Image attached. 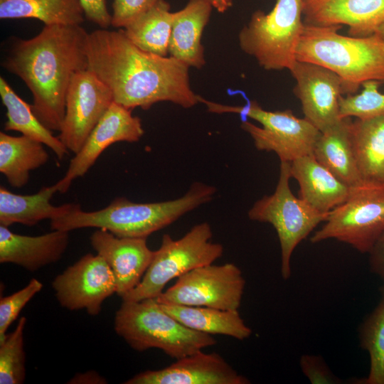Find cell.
Segmentation results:
<instances>
[{"label": "cell", "mask_w": 384, "mask_h": 384, "mask_svg": "<svg viewBox=\"0 0 384 384\" xmlns=\"http://www.w3.org/2000/svg\"><path fill=\"white\" fill-rule=\"evenodd\" d=\"M215 192L213 186L195 182L183 196L166 201L134 203L124 197H118L107 207L95 211H83L80 206L50 220V229L70 232L96 228L119 237L147 238L184 214L210 201Z\"/></svg>", "instance_id": "3"}, {"label": "cell", "mask_w": 384, "mask_h": 384, "mask_svg": "<svg viewBox=\"0 0 384 384\" xmlns=\"http://www.w3.org/2000/svg\"><path fill=\"white\" fill-rule=\"evenodd\" d=\"M245 287L240 269L233 263L210 264L177 278L155 299L159 304L238 310Z\"/></svg>", "instance_id": "11"}, {"label": "cell", "mask_w": 384, "mask_h": 384, "mask_svg": "<svg viewBox=\"0 0 384 384\" xmlns=\"http://www.w3.org/2000/svg\"><path fill=\"white\" fill-rule=\"evenodd\" d=\"M69 244V231L52 232L28 236L12 232L0 225V262L18 265L35 272L58 262Z\"/></svg>", "instance_id": "19"}, {"label": "cell", "mask_w": 384, "mask_h": 384, "mask_svg": "<svg viewBox=\"0 0 384 384\" xmlns=\"http://www.w3.org/2000/svg\"><path fill=\"white\" fill-rule=\"evenodd\" d=\"M143 134L141 119L133 116L131 110L113 102L70 160L65 176L56 183L58 192L66 193L73 181L83 176L108 146L120 142H138Z\"/></svg>", "instance_id": "15"}, {"label": "cell", "mask_w": 384, "mask_h": 384, "mask_svg": "<svg viewBox=\"0 0 384 384\" xmlns=\"http://www.w3.org/2000/svg\"><path fill=\"white\" fill-rule=\"evenodd\" d=\"M290 163L280 161L275 191L257 201L247 213L250 220L270 223L275 229L281 248L280 272L285 280L292 274L291 257L294 249L329 214L315 210L296 197L290 188Z\"/></svg>", "instance_id": "9"}, {"label": "cell", "mask_w": 384, "mask_h": 384, "mask_svg": "<svg viewBox=\"0 0 384 384\" xmlns=\"http://www.w3.org/2000/svg\"><path fill=\"white\" fill-rule=\"evenodd\" d=\"M159 303V302H158ZM161 308L185 326L208 334H220L243 341L252 329L238 310H223L208 306L159 304Z\"/></svg>", "instance_id": "24"}, {"label": "cell", "mask_w": 384, "mask_h": 384, "mask_svg": "<svg viewBox=\"0 0 384 384\" xmlns=\"http://www.w3.org/2000/svg\"><path fill=\"white\" fill-rule=\"evenodd\" d=\"M27 319L21 316L11 333L0 342V383L21 384L26 378L23 331Z\"/></svg>", "instance_id": "31"}, {"label": "cell", "mask_w": 384, "mask_h": 384, "mask_svg": "<svg viewBox=\"0 0 384 384\" xmlns=\"http://www.w3.org/2000/svg\"><path fill=\"white\" fill-rule=\"evenodd\" d=\"M220 354L199 351L170 366L141 372L124 384H249Z\"/></svg>", "instance_id": "16"}, {"label": "cell", "mask_w": 384, "mask_h": 384, "mask_svg": "<svg viewBox=\"0 0 384 384\" xmlns=\"http://www.w3.org/2000/svg\"><path fill=\"white\" fill-rule=\"evenodd\" d=\"M90 241L113 272L116 293L120 297L139 284L154 254L149 248L146 238L119 237L104 229L95 230Z\"/></svg>", "instance_id": "17"}, {"label": "cell", "mask_w": 384, "mask_h": 384, "mask_svg": "<svg viewBox=\"0 0 384 384\" xmlns=\"http://www.w3.org/2000/svg\"><path fill=\"white\" fill-rule=\"evenodd\" d=\"M378 44H379V46H380V49L382 50V51L384 53V37L381 36L379 34H378Z\"/></svg>", "instance_id": "40"}, {"label": "cell", "mask_w": 384, "mask_h": 384, "mask_svg": "<svg viewBox=\"0 0 384 384\" xmlns=\"http://www.w3.org/2000/svg\"><path fill=\"white\" fill-rule=\"evenodd\" d=\"M368 254L370 271L384 282V233Z\"/></svg>", "instance_id": "37"}, {"label": "cell", "mask_w": 384, "mask_h": 384, "mask_svg": "<svg viewBox=\"0 0 384 384\" xmlns=\"http://www.w3.org/2000/svg\"><path fill=\"white\" fill-rule=\"evenodd\" d=\"M0 96L6 109L4 130L16 131L48 146L62 159L68 149L52 131L44 126L34 114L31 105L22 100L7 82L0 78Z\"/></svg>", "instance_id": "27"}, {"label": "cell", "mask_w": 384, "mask_h": 384, "mask_svg": "<svg viewBox=\"0 0 384 384\" xmlns=\"http://www.w3.org/2000/svg\"><path fill=\"white\" fill-rule=\"evenodd\" d=\"M43 144L26 136L0 132V172L14 188L23 187L30 171L46 164L49 155Z\"/></svg>", "instance_id": "26"}, {"label": "cell", "mask_w": 384, "mask_h": 384, "mask_svg": "<svg viewBox=\"0 0 384 384\" xmlns=\"http://www.w3.org/2000/svg\"><path fill=\"white\" fill-rule=\"evenodd\" d=\"M384 233V183L363 182L333 209L312 243L334 239L361 253H368Z\"/></svg>", "instance_id": "10"}, {"label": "cell", "mask_w": 384, "mask_h": 384, "mask_svg": "<svg viewBox=\"0 0 384 384\" xmlns=\"http://www.w3.org/2000/svg\"><path fill=\"white\" fill-rule=\"evenodd\" d=\"M290 173L299 185V198L321 213H329L351 193V188L321 164L313 154L292 161Z\"/></svg>", "instance_id": "20"}, {"label": "cell", "mask_w": 384, "mask_h": 384, "mask_svg": "<svg viewBox=\"0 0 384 384\" xmlns=\"http://www.w3.org/2000/svg\"><path fill=\"white\" fill-rule=\"evenodd\" d=\"M377 33L384 37V23L380 27Z\"/></svg>", "instance_id": "41"}, {"label": "cell", "mask_w": 384, "mask_h": 384, "mask_svg": "<svg viewBox=\"0 0 384 384\" xmlns=\"http://www.w3.org/2000/svg\"><path fill=\"white\" fill-rule=\"evenodd\" d=\"M351 122V117H344L327 131L321 132L314 145L313 155L337 178L352 188L363 181L353 149Z\"/></svg>", "instance_id": "23"}, {"label": "cell", "mask_w": 384, "mask_h": 384, "mask_svg": "<svg viewBox=\"0 0 384 384\" xmlns=\"http://www.w3.org/2000/svg\"><path fill=\"white\" fill-rule=\"evenodd\" d=\"M68 383L75 384H105L107 380L95 370H89L74 375Z\"/></svg>", "instance_id": "38"}, {"label": "cell", "mask_w": 384, "mask_h": 384, "mask_svg": "<svg viewBox=\"0 0 384 384\" xmlns=\"http://www.w3.org/2000/svg\"><path fill=\"white\" fill-rule=\"evenodd\" d=\"M85 13L80 0H0V18H32L45 26L81 25Z\"/></svg>", "instance_id": "29"}, {"label": "cell", "mask_w": 384, "mask_h": 384, "mask_svg": "<svg viewBox=\"0 0 384 384\" xmlns=\"http://www.w3.org/2000/svg\"><path fill=\"white\" fill-rule=\"evenodd\" d=\"M114 329L135 351L158 348L176 360L217 342L210 334L183 325L155 299L122 301L114 315Z\"/></svg>", "instance_id": "5"}, {"label": "cell", "mask_w": 384, "mask_h": 384, "mask_svg": "<svg viewBox=\"0 0 384 384\" xmlns=\"http://www.w3.org/2000/svg\"><path fill=\"white\" fill-rule=\"evenodd\" d=\"M87 57V68L110 90L114 102L127 109L146 110L163 101L191 108L198 102L187 65L141 50L122 29L89 33Z\"/></svg>", "instance_id": "1"}, {"label": "cell", "mask_w": 384, "mask_h": 384, "mask_svg": "<svg viewBox=\"0 0 384 384\" xmlns=\"http://www.w3.org/2000/svg\"><path fill=\"white\" fill-rule=\"evenodd\" d=\"M174 13L165 0L137 17L122 29L126 37L141 50L166 57L171 33Z\"/></svg>", "instance_id": "28"}, {"label": "cell", "mask_w": 384, "mask_h": 384, "mask_svg": "<svg viewBox=\"0 0 384 384\" xmlns=\"http://www.w3.org/2000/svg\"><path fill=\"white\" fill-rule=\"evenodd\" d=\"M341 27L304 24L296 60L332 70L346 82L348 95L355 94L364 82H384V53L378 44V35L346 36L338 33Z\"/></svg>", "instance_id": "4"}, {"label": "cell", "mask_w": 384, "mask_h": 384, "mask_svg": "<svg viewBox=\"0 0 384 384\" xmlns=\"http://www.w3.org/2000/svg\"><path fill=\"white\" fill-rule=\"evenodd\" d=\"M210 1L219 13H224L233 5V0H210Z\"/></svg>", "instance_id": "39"}, {"label": "cell", "mask_w": 384, "mask_h": 384, "mask_svg": "<svg viewBox=\"0 0 384 384\" xmlns=\"http://www.w3.org/2000/svg\"><path fill=\"white\" fill-rule=\"evenodd\" d=\"M113 102L110 90L88 68L74 75L58 136L68 151L75 154L79 152Z\"/></svg>", "instance_id": "13"}, {"label": "cell", "mask_w": 384, "mask_h": 384, "mask_svg": "<svg viewBox=\"0 0 384 384\" xmlns=\"http://www.w3.org/2000/svg\"><path fill=\"white\" fill-rule=\"evenodd\" d=\"M60 305L70 311L85 309L98 315L105 299L117 292L115 277L106 261L98 254L81 257L52 281Z\"/></svg>", "instance_id": "12"}, {"label": "cell", "mask_w": 384, "mask_h": 384, "mask_svg": "<svg viewBox=\"0 0 384 384\" xmlns=\"http://www.w3.org/2000/svg\"><path fill=\"white\" fill-rule=\"evenodd\" d=\"M303 0H276L272 10L255 11L239 33L241 50L267 70H289L302 33Z\"/></svg>", "instance_id": "7"}, {"label": "cell", "mask_w": 384, "mask_h": 384, "mask_svg": "<svg viewBox=\"0 0 384 384\" xmlns=\"http://www.w3.org/2000/svg\"><path fill=\"white\" fill-rule=\"evenodd\" d=\"M212 8L210 0H189L183 9L174 13L169 56L188 67L199 69L205 65L201 37Z\"/></svg>", "instance_id": "21"}, {"label": "cell", "mask_w": 384, "mask_h": 384, "mask_svg": "<svg viewBox=\"0 0 384 384\" xmlns=\"http://www.w3.org/2000/svg\"><path fill=\"white\" fill-rule=\"evenodd\" d=\"M303 21L316 26H348L352 37L377 33L384 23V0H303Z\"/></svg>", "instance_id": "18"}, {"label": "cell", "mask_w": 384, "mask_h": 384, "mask_svg": "<svg viewBox=\"0 0 384 384\" xmlns=\"http://www.w3.org/2000/svg\"><path fill=\"white\" fill-rule=\"evenodd\" d=\"M58 192L57 183L42 187L31 195L16 194L5 187H0V225L9 227L15 223L33 226L39 222L63 216L80 206L65 203L52 205L50 200Z\"/></svg>", "instance_id": "22"}, {"label": "cell", "mask_w": 384, "mask_h": 384, "mask_svg": "<svg viewBox=\"0 0 384 384\" xmlns=\"http://www.w3.org/2000/svg\"><path fill=\"white\" fill-rule=\"evenodd\" d=\"M296 81L294 94L299 100L304 118L321 132L336 125L339 101L348 95L343 80L332 70L313 63L296 60L289 70Z\"/></svg>", "instance_id": "14"}, {"label": "cell", "mask_w": 384, "mask_h": 384, "mask_svg": "<svg viewBox=\"0 0 384 384\" xmlns=\"http://www.w3.org/2000/svg\"><path fill=\"white\" fill-rule=\"evenodd\" d=\"M351 140L363 182L384 183V116L352 120Z\"/></svg>", "instance_id": "25"}, {"label": "cell", "mask_w": 384, "mask_h": 384, "mask_svg": "<svg viewBox=\"0 0 384 384\" xmlns=\"http://www.w3.org/2000/svg\"><path fill=\"white\" fill-rule=\"evenodd\" d=\"M207 222L194 225L182 238L163 235L159 248L139 284L122 297V301L156 299L172 279L197 267L212 264L223 253L221 244L213 242Z\"/></svg>", "instance_id": "8"}, {"label": "cell", "mask_w": 384, "mask_h": 384, "mask_svg": "<svg viewBox=\"0 0 384 384\" xmlns=\"http://www.w3.org/2000/svg\"><path fill=\"white\" fill-rule=\"evenodd\" d=\"M243 106H230L213 102L198 95V102L206 105L213 113H235L242 117L251 118L260 127L242 119L241 128L250 134L257 150L274 152L280 161L291 163L294 160L313 154L314 145L321 132L306 118H299L292 110L267 111L256 101L247 99Z\"/></svg>", "instance_id": "6"}, {"label": "cell", "mask_w": 384, "mask_h": 384, "mask_svg": "<svg viewBox=\"0 0 384 384\" xmlns=\"http://www.w3.org/2000/svg\"><path fill=\"white\" fill-rule=\"evenodd\" d=\"M361 347L370 357L368 376L360 383L384 384V297L358 329Z\"/></svg>", "instance_id": "30"}, {"label": "cell", "mask_w": 384, "mask_h": 384, "mask_svg": "<svg viewBox=\"0 0 384 384\" xmlns=\"http://www.w3.org/2000/svg\"><path fill=\"white\" fill-rule=\"evenodd\" d=\"M38 279L32 278L23 288L0 299V342L6 336V331L17 319L26 304L43 288Z\"/></svg>", "instance_id": "33"}, {"label": "cell", "mask_w": 384, "mask_h": 384, "mask_svg": "<svg viewBox=\"0 0 384 384\" xmlns=\"http://www.w3.org/2000/svg\"><path fill=\"white\" fill-rule=\"evenodd\" d=\"M380 292L382 293V295L384 297V286L380 288Z\"/></svg>", "instance_id": "42"}, {"label": "cell", "mask_w": 384, "mask_h": 384, "mask_svg": "<svg viewBox=\"0 0 384 384\" xmlns=\"http://www.w3.org/2000/svg\"><path fill=\"white\" fill-rule=\"evenodd\" d=\"M380 82L368 80L361 86L359 94L341 96L339 101L340 117L359 119L384 116V93L378 91Z\"/></svg>", "instance_id": "32"}, {"label": "cell", "mask_w": 384, "mask_h": 384, "mask_svg": "<svg viewBox=\"0 0 384 384\" xmlns=\"http://www.w3.org/2000/svg\"><path fill=\"white\" fill-rule=\"evenodd\" d=\"M85 17L103 29L111 26L112 15L110 14L106 0H80Z\"/></svg>", "instance_id": "36"}, {"label": "cell", "mask_w": 384, "mask_h": 384, "mask_svg": "<svg viewBox=\"0 0 384 384\" xmlns=\"http://www.w3.org/2000/svg\"><path fill=\"white\" fill-rule=\"evenodd\" d=\"M88 34L81 25L44 26L32 38L14 41L1 64L29 89L34 114L51 131L60 130L72 79L87 69Z\"/></svg>", "instance_id": "2"}, {"label": "cell", "mask_w": 384, "mask_h": 384, "mask_svg": "<svg viewBox=\"0 0 384 384\" xmlns=\"http://www.w3.org/2000/svg\"><path fill=\"white\" fill-rule=\"evenodd\" d=\"M304 375L313 384L341 383V380L330 370L324 358L319 356L304 354L299 361Z\"/></svg>", "instance_id": "35"}, {"label": "cell", "mask_w": 384, "mask_h": 384, "mask_svg": "<svg viewBox=\"0 0 384 384\" xmlns=\"http://www.w3.org/2000/svg\"><path fill=\"white\" fill-rule=\"evenodd\" d=\"M159 0H114L111 26L124 28Z\"/></svg>", "instance_id": "34"}]
</instances>
